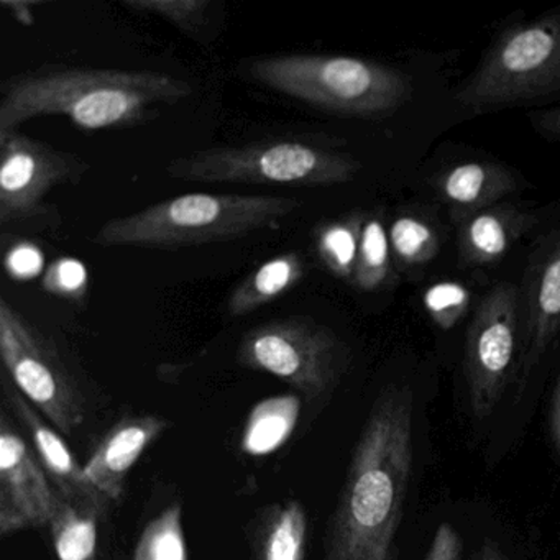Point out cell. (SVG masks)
Listing matches in <instances>:
<instances>
[{
	"instance_id": "1",
	"label": "cell",
	"mask_w": 560,
	"mask_h": 560,
	"mask_svg": "<svg viewBox=\"0 0 560 560\" xmlns=\"http://www.w3.org/2000/svg\"><path fill=\"white\" fill-rule=\"evenodd\" d=\"M412 393L386 386L370 408L324 539L323 560H398L412 470Z\"/></svg>"
},
{
	"instance_id": "2",
	"label": "cell",
	"mask_w": 560,
	"mask_h": 560,
	"mask_svg": "<svg viewBox=\"0 0 560 560\" xmlns=\"http://www.w3.org/2000/svg\"><path fill=\"white\" fill-rule=\"evenodd\" d=\"M191 94L188 81L156 71L40 68L2 84L0 137L48 116L67 117L83 130L129 129Z\"/></svg>"
},
{
	"instance_id": "3",
	"label": "cell",
	"mask_w": 560,
	"mask_h": 560,
	"mask_svg": "<svg viewBox=\"0 0 560 560\" xmlns=\"http://www.w3.org/2000/svg\"><path fill=\"white\" fill-rule=\"evenodd\" d=\"M300 208V201L287 196L188 192L110 219L91 241L100 247L173 250L275 228Z\"/></svg>"
},
{
	"instance_id": "4",
	"label": "cell",
	"mask_w": 560,
	"mask_h": 560,
	"mask_svg": "<svg viewBox=\"0 0 560 560\" xmlns=\"http://www.w3.org/2000/svg\"><path fill=\"white\" fill-rule=\"evenodd\" d=\"M255 83L327 113L383 117L411 100V78L349 55L290 54L252 60Z\"/></svg>"
},
{
	"instance_id": "5",
	"label": "cell",
	"mask_w": 560,
	"mask_h": 560,
	"mask_svg": "<svg viewBox=\"0 0 560 560\" xmlns=\"http://www.w3.org/2000/svg\"><path fill=\"white\" fill-rule=\"evenodd\" d=\"M362 163L304 137H278L238 145L211 147L165 166L173 179L225 185L324 188L353 182Z\"/></svg>"
},
{
	"instance_id": "6",
	"label": "cell",
	"mask_w": 560,
	"mask_h": 560,
	"mask_svg": "<svg viewBox=\"0 0 560 560\" xmlns=\"http://www.w3.org/2000/svg\"><path fill=\"white\" fill-rule=\"evenodd\" d=\"M560 94V9L501 32L455 100L475 113Z\"/></svg>"
},
{
	"instance_id": "7",
	"label": "cell",
	"mask_w": 560,
	"mask_h": 560,
	"mask_svg": "<svg viewBox=\"0 0 560 560\" xmlns=\"http://www.w3.org/2000/svg\"><path fill=\"white\" fill-rule=\"evenodd\" d=\"M242 366L288 383L310 405L326 401L346 369V349L336 334L306 319H275L242 337Z\"/></svg>"
},
{
	"instance_id": "8",
	"label": "cell",
	"mask_w": 560,
	"mask_h": 560,
	"mask_svg": "<svg viewBox=\"0 0 560 560\" xmlns=\"http://www.w3.org/2000/svg\"><path fill=\"white\" fill-rule=\"evenodd\" d=\"M0 359L19 392L63 435L86 421V401L57 347L0 298Z\"/></svg>"
},
{
	"instance_id": "9",
	"label": "cell",
	"mask_w": 560,
	"mask_h": 560,
	"mask_svg": "<svg viewBox=\"0 0 560 560\" xmlns=\"http://www.w3.org/2000/svg\"><path fill=\"white\" fill-rule=\"evenodd\" d=\"M520 339V296L500 283L478 304L465 342V380L477 419L493 415L513 376Z\"/></svg>"
},
{
	"instance_id": "10",
	"label": "cell",
	"mask_w": 560,
	"mask_h": 560,
	"mask_svg": "<svg viewBox=\"0 0 560 560\" xmlns=\"http://www.w3.org/2000/svg\"><path fill=\"white\" fill-rule=\"evenodd\" d=\"M88 168L81 156L18 130L0 137V224L8 228L44 214L48 192L77 182Z\"/></svg>"
},
{
	"instance_id": "11",
	"label": "cell",
	"mask_w": 560,
	"mask_h": 560,
	"mask_svg": "<svg viewBox=\"0 0 560 560\" xmlns=\"http://www.w3.org/2000/svg\"><path fill=\"white\" fill-rule=\"evenodd\" d=\"M60 494L14 416L0 412V536L48 527Z\"/></svg>"
},
{
	"instance_id": "12",
	"label": "cell",
	"mask_w": 560,
	"mask_h": 560,
	"mask_svg": "<svg viewBox=\"0 0 560 560\" xmlns=\"http://www.w3.org/2000/svg\"><path fill=\"white\" fill-rule=\"evenodd\" d=\"M2 396H4V408L21 425L57 493L71 503L91 504V506L109 510L113 501L101 493L88 478L84 465L77 460L65 441V435L19 392L18 386L12 383L5 372H2Z\"/></svg>"
},
{
	"instance_id": "13",
	"label": "cell",
	"mask_w": 560,
	"mask_h": 560,
	"mask_svg": "<svg viewBox=\"0 0 560 560\" xmlns=\"http://www.w3.org/2000/svg\"><path fill=\"white\" fill-rule=\"evenodd\" d=\"M520 382H526L560 330V228L540 248L526 275Z\"/></svg>"
},
{
	"instance_id": "14",
	"label": "cell",
	"mask_w": 560,
	"mask_h": 560,
	"mask_svg": "<svg viewBox=\"0 0 560 560\" xmlns=\"http://www.w3.org/2000/svg\"><path fill=\"white\" fill-rule=\"evenodd\" d=\"M168 429L165 418L127 416L109 429L84 464L88 478L113 503L122 500L127 478L153 442Z\"/></svg>"
},
{
	"instance_id": "15",
	"label": "cell",
	"mask_w": 560,
	"mask_h": 560,
	"mask_svg": "<svg viewBox=\"0 0 560 560\" xmlns=\"http://www.w3.org/2000/svg\"><path fill=\"white\" fill-rule=\"evenodd\" d=\"M536 224V219L510 205H497L455 222L460 267L494 265Z\"/></svg>"
},
{
	"instance_id": "16",
	"label": "cell",
	"mask_w": 560,
	"mask_h": 560,
	"mask_svg": "<svg viewBox=\"0 0 560 560\" xmlns=\"http://www.w3.org/2000/svg\"><path fill=\"white\" fill-rule=\"evenodd\" d=\"M517 189L520 182L514 173L500 163L490 162H467L452 166L434 182L435 196L451 209L454 222L493 208Z\"/></svg>"
},
{
	"instance_id": "17",
	"label": "cell",
	"mask_w": 560,
	"mask_h": 560,
	"mask_svg": "<svg viewBox=\"0 0 560 560\" xmlns=\"http://www.w3.org/2000/svg\"><path fill=\"white\" fill-rule=\"evenodd\" d=\"M307 524L300 500L268 504L252 527L250 560H306Z\"/></svg>"
},
{
	"instance_id": "18",
	"label": "cell",
	"mask_w": 560,
	"mask_h": 560,
	"mask_svg": "<svg viewBox=\"0 0 560 560\" xmlns=\"http://www.w3.org/2000/svg\"><path fill=\"white\" fill-rule=\"evenodd\" d=\"M307 261L298 252H284L255 268L229 296V314L242 317L254 313L293 290L304 280Z\"/></svg>"
},
{
	"instance_id": "19",
	"label": "cell",
	"mask_w": 560,
	"mask_h": 560,
	"mask_svg": "<svg viewBox=\"0 0 560 560\" xmlns=\"http://www.w3.org/2000/svg\"><path fill=\"white\" fill-rule=\"evenodd\" d=\"M303 398L296 393L271 396L254 406L242 432V448L260 457L278 451L293 434Z\"/></svg>"
},
{
	"instance_id": "20",
	"label": "cell",
	"mask_w": 560,
	"mask_h": 560,
	"mask_svg": "<svg viewBox=\"0 0 560 560\" xmlns=\"http://www.w3.org/2000/svg\"><path fill=\"white\" fill-rule=\"evenodd\" d=\"M107 511L60 497L48 529L58 560H96L100 523Z\"/></svg>"
},
{
	"instance_id": "21",
	"label": "cell",
	"mask_w": 560,
	"mask_h": 560,
	"mask_svg": "<svg viewBox=\"0 0 560 560\" xmlns=\"http://www.w3.org/2000/svg\"><path fill=\"white\" fill-rule=\"evenodd\" d=\"M365 218L363 212L353 211L323 222L314 232V247L320 264L339 280L352 283Z\"/></svg>"
},
{
	"instance_id": "22",
	"label": "cell",
	"mask_w": 560,
	"mask_h": 560,
	"mask_svg": "<svg viewBox=\"0 0 560 560\" xmlns=\"http://www.w3.org/2000/svg\"><path fill=\"white\" fill-rule=\"evenodd\" d=\"M393 252L388 229L380 214H369L363 222L359 257L352 284L363 293L382 290L392 280Z\"/></svg>"
},
{
	"instance_id": "23",
	"label": "cell",
	"mask_w": 560,
	"mask_h": 560,
	"mask_svg": "<svg viewBox=\"0 0 560 560\" xmlns=\"http://www.w3.org/2000/svg\"><path fill=\"white\" fill-rule=\"evenodd\" d=\"M132 560H188L182 504H168L147 524L137 540Z\"/></svg>"
},
{
	"instance_id": "24",
	"label": "cell",
	"mask_w": 560,
	"mask_h": 560,
	"mask_svg": "<svg viewBox=\"0 0 560 560\" xmlns=\"http://www.w3.org/2000/svg\"><path fill=\"white\" fill-rule=\"evenodd\" d=\"M388 235L393 258L401 267H421L438 257V232L419 215H398L389 225Z\"/></svg>"
},
{
	"instance_id": "25",
	"label": "cell",
	"mask_w": 560,
	"mask_h": 560,
	"mask_svg": "<svg viewBox=\"0 0 560 560\" xmlns=\"http://www.w3.org/2000/svg\"><path fill=\"white\" fill-rule=\"evenodd\" d=\"M122 5L139 14H152L175 25L189 37H198L211 21V0H122Z\"/></svg>"
},
{
	"instance_id": "26",
	"label": "cell",
	"mask_w": 560,
	"mask_h": 560,
	"mask_svg": "<svg viewBox=\"0 0 560 560\" xmlns=\"http://www.w3.org/2000/svg\"><path fill=\"white\" fill-rule=\"evenodd\" d=\"M425 311L435 326L448 330L460 323L470 306V291L457 281L432 284L422 296Z\"/></svg>"
},
{
	"instance_id": "27",
	"label": "cell",
	"mask_w": 560,
	"mask_h": 560,
	"mask_svg": "<svg viewBox=\"0 0 560 560\" xmlns=\"http://www.w3.org/2000/svg\"><path fill=\"white\" fill-rule=\"evenodd\" d=\"M88 284H90V278H88V270L83 261L70 257L55 260L47 268L44 280H42L45 291L71 301L83 300Z\"/></svg>"
},
{
	"instance_id": "28",
	"label": "cell",
	"mask_w": 560,
	"mask_h": 560,
	"mask_svg": "<svg viewBox=\"0 0 560 560\" xmlns=\"http://www.w3.org/2000/svg\"><path fill=\"white\" fill-rule=\"evenodd\" d=\"M42 265H44V255L40 248L28 242L15 244L5 254V270L14 280H32L40 273Z\"/></svg>"
},
{
	"instance_id": "29",
	"label": "cell",
	"mask_w": 560,
	"mask_h": 560,
	"mask_svg": "<svg viewBox=\"0 0 560 560\" xmlns=\"http://www.w3.org/2000/svg\"><path fill=\"white\" fill-rule=\"evenodd\" d=\"M462 539L451 523L439 524L424 560H460Z\"/></svg>"
},
{
	"instance_id": "30",
	"label": "cell",
	"mask_w": 560,
	"mask_h": 560,
	"mask_svg": "<svg viewBox=\"0 0 560 560\" xmlns=\"http://www.w3.org/2000/svg\"><path fill=\"white\" fill-rule=\"evenodd\" d=\"M529 119L537 132L549 137V139L560 140V107L537 110V113L530 114Z\"/></svg>"
},
{
	"instance_id": "31",
	"label": "cell",
	"mask_w": 560,
	"mask_h": 560,
	"mask_svg": "<svg viewBox=\"0 0 560 560\" xmlns=\"http://www.w3.org/2000/svg\"><path fill=\"white\" fill-rule=\"evenodd\" d=\"M0 5L19 22V24L24 25V27H32L35 24V15L32 8H34L35 2H19V0H2Z\"/></svg>"
},
{
	"instance_id": "32",
	"label": "cell",
	"mask_w": 560,
	"mask_h": 560,
	"mask_svg": "<svg viewBox=\"0 0 560 560\" xmlns=\"http://www.w3.org/2000/svg\"><path fill=\"white\" fill-rule=\"evenodd\" d=\"M550 435L560 458V373L552 393V405H550Z\"/></svg>"
},
{
	"instance_id": "33",
	"label": "cell",
	"mask_w": 560,
	"mask_h": 560,
	"mask_svg": "<svg viewBox=\"0 0 560 560\" xmlns=\"http://www.w3.org/2000/svg\"><path fill=\"white\" fill-rule=\"evenodd\" d=\"M477 560H510L506 553L501 549L500 544L494 540L487 539L481 546L480 553H478Z\"/></svg>"
}]
</instances>
